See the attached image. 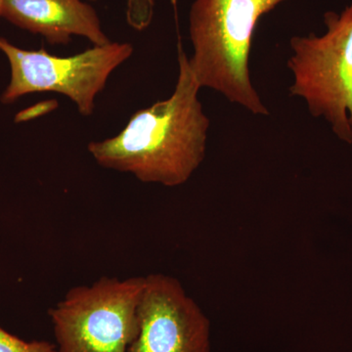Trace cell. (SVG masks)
<instances>
[{
  "mask_svg": "<svg viewBox=\"0 0 352 352\" xmlns=\"http://www.w3.org/2000/svg\"><path fill=\"white\" fill-rule=\"evenodd\" d=\"M178 67L170 98L134 113L118 135L88 144L99 166L166 187L184 184L198 170L205 160L210 122L199 99L200 85L182 47Z\"/></svg>",
  "mask_w": 352,
  "mask_h": 352,
  "instance_id": "1",
  "label": "cell"
},
{
  "mask_svg": "<svg viewBox=\"0 0 352 352\" xmlns=\"http://www.w3.org/2000/svg\"><path fill=\"white\" fill-rule=\"evenodd\" d=\"M288 0H195L190 8V68L201 88L219 92L254 116H268L252 82L254 31L265 14Z\"/></svg>",
  "mask_w": 352,
  "mask_h": 352,
  "instance_id": "2",
  "label": "cell"
},
{
  "mask_svg": "<svg viewBox=\"0 0 352 352\" xmlns=\"http://www.w3.org/2000/svg\"><path fill=\"white\" fill-rule=\"evenodd\" d=\"M326 32L289 39V95L328 122L340 140L352 144V3L324 14Z\"/></svg>",
  "mask_w": 352,
  "mask_h": 352,
  "instance_id": "3",
  "label": "cell"
},
{
  "mask_svg": "<svg viewBox=\"0 0 352 352\" xmlns=\"http://www.w3.org/2000/svg\"><path fill=\"white\" fill-rule=\"evenodd\" d=\"M144 283L145 276H105L69 289L50 310L57 352H127Z\"/></svg>",
  "mask_w": 352,
  "mask_h": 352,
  "instance_id": "4",
  "label": "cell"
},
{
  "mask_svg": "<svg viewBox=\"0 0 352 352\" xmlns=\"http://www.w3.org/2000/svg\"><path fill=\"white\" fill-rule=\"evenodd\" d=\"M0 50L11 66L10 83L1 96L3 103H12L25 94L55 92L71 99L83 117H90L97 95L113 72L131 57L133 46L111 41L73 56L59 57L44 48L21 50L0 38Z\"/></svg>",
  "mask_w": 352,
  "mask_h": 352,
  "instance_id": "5",
  "label": "cell"
},
{
  "mask_svg": "<svg viewBox=\"0 0 352 352\" xmlns=\"http://www.w3.org/2000/svg\"><path fill=\"white\" fill-rule=\"evenodd\" d=\"M127 352H210V323L176 278L145 276L138 331Z\"/></svg>",
  "mask_w": 352,
  "mask_h": 352,
  "instance_id": "6",
  "label": "cell"
},
{
  "mask_svg": "<svg viewBox=\"0 0 352 352\" xmlns=\"http://www.w3.org/2000/svg\"><path fill=\"white\" fill-rule=\"evenodd\" d=\"M0 15L54 45H66L74 36L94 45L111 43L96 11L82 0H0Z\"/></svg>",
  "mask_w": 352,
  "mask_h": 352,
  "instance_id": "7",
  "label": "cell"
},
{
  "mask_svg": "<svg viewBox=\"0 0 352 352\" xmlns=\"http://www.w3.org/2000/svg\"><path fill=\"white\" fill-rule=\"evenodd\" d=\"M0 352H57V349L45 340L25 342L0 326Z\"/></svg>",
  "mask_w": 352,
  "mask_h": 352,
  "instance_id": "8",
  "label": "cell"
},
{
  "mask_svg": "<svg viewBox=\"0 0 352 352\" xmlns=\"http://www.w3.org/2000/svg\"><path fill=\"white\" fill-rule=\"evenodd\" d=\"M155 0H127L126 20L136 31H144L151 25Z\"/></svg>",
  "mask_w": 352,
  "mask_h": 352,
  "instance_id": "9",
  "label": "cell"
},
{
  "mask_svg": "<svg viewBox=\"0 0 352 352\" xmlns=\"http://www.w3.org/2000/svg\"><path fill=\"white\" fill-rule=\"evenodd\" d=\"M89 1H96V0H89Z\"/></svg>",
  "mask_w": 352,
  "mask_h": 352,
  "instance_id": "10",
  "label": "cell"
}]
</instances>
